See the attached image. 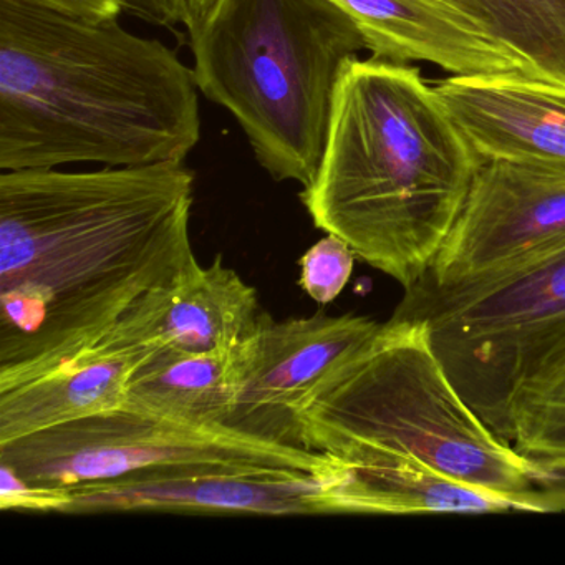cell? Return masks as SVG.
Segmentation results:
<instances>
[{"mask_svg": "<svg viewBox=\"0 0 565 565\" xmlns=\"http://www.w3.org/2000/svg\"><path fill=\"white\" fill-rule=\"evenodd\" d=\"M184 161L0 174V392L95 349L196 263Z\"/></svg>", "mask_w": 565, "mask_h": 565, "instance_id": "obj_1", "label": "cell"}, {"mask_svg": "<svg viewBox=\"0 0 565 565\" xmlns=\"http://www.w3.org/2000/svg\"><path fill=\"white\" fill-rule=\"evenodd\" d=\"M200 140V87L173 49L0 0V170L186 161Z\"/></svg>", "mask_w": 565, "mask_h": 565, "instance_id": "obj_2", "label": "cell"}, {"mask_svg": "<svg viewBox=\"0 0 565 565\" xmlns=\"http://www.w3.org/2000/svg\"><path fill=\"white\" fill-rule=\"evenodd\" d=\"M482 163L419 68L356 57L299 198L317 230L409 289L431 269Z\"/></svg>", "mask_w": 565, "mask_h": 565, "instance_id": "obj_3", "label": "cell"}, {"mask_svg": "<svg viewBox=\"0 0 565 565\" xmlns=\"http://www.w3.org/2000/svg\"><path fill=\"white\" fill-rule=\"evenodd\" d=\"M307 448L347 465L406 458L476 488L562 511L555 489L495 435L449 379L422 320L382 323L329 380L303 415Z\"/></svg>", "mask_w": 565, "mask_h": 565, "instance_id": "obj_4", "label": "cell"}, {"mask_svg": "<svg viewBox=\"0 0 565 565\" xmlns=\"http://www.w3.org/2000/svg\"><path fill=\"white\" fill-rule=\"evenodd\" d=\"M190 45L201 94L236 118L260 168L309 188L337 85L366 51L353 19L332 0H220Z\"/></svg>", "mask_w": 565, "mask_h": 565, "instance_id": "obj_5", "label": "cell"}, {"mask_svg": "<svg viewBox=\"0 0 565 565\" xmlns=\"http://www.w3.org/2000/svg\"><path fill=\"white\" fill-rule=\"evenodd\" d=\"M392 317L425 323L456 390L509 441L515 413L565 382V244L482 282L418 280Z\"/></svg>", "mask_w": 565, "mask_h": 565, "instance_id": "obj_6", "label": "cell"}, {"mask_svg": "<svg viewBox=\"0 0 565 565\" xmlns=\"http://www.w3.org/2000/svg\"><path fill=\"white\" fill-rule=\"evenodd\" d=\"M340 459L287 448L227 426H193L120 406L0 445V465L25 481L81 488L135 472L223 465L317 471Z\"/></svg>", "mask_w": 565, "mask_h": 565, "instance_id": "obj_7", "label": "cell"}, {"mask_svg": "<svg viewBox=\"0 0 565 565\" xmlns=\"http://www.w3.org/2000/svg\"><path fill=\"white\" fill-rule=\"evenodd\" d=\"M71 494L64 514H356L353 472L343 461L317 471L253 466H177L71 488Z\"/></svg>", "mask_w": 565, "mask_h": 565, "instance_id": "obj_8", "label": "cell"}, {"mask_svg": "<svg viewBox=\"0 0 565 565\" xmlns=\"http://www.w3.org/2000/svg\"><path fill=\"white\" fill-rule=\"evenodd\" d=\"M382 323L343 313L276 320L260 310L241 342L239 385L226 426L287 448L309 449L303 415L329 380L362 352Z\"/></svg>", "mask_w": 565, "mask_h": 565, "instance_id": "obj_9", "label": "cell"}, {"mask_svg": "<svg viewBox=\"0 0 565 565\" xmlns=\"http://www.w3.org/2000/svg\"><path fill=\"white\" fill-rule=\"evenodd\" d=\"M565 244V177L514 161H484L423 279L482 282Z\"/></svg>", "mask_w": 565, "mask_h": 565, "instance_id": "obj_10", "label": "cell"}, {"mask_svg": "<svg viewBox=\"0 0 565 565\" xmlns=\"http://www.w3.org/2000/svg\"><path fill=\"white\" fill-rule=\"evenodd\" d=\"M257 290L217 254L138 300L98 345L147 352L201 353L233 349L256 327Z\"/></svg>", "mask_w": 565, "mask_h": 565, "instance_id": "obj_11", "label": "cell"}, {"mask_svg": "<svg viewBox=\"0 0 565 565\" xmlns=\"http://www.w3.org/2000/svg\"><path fill=\"white\" fill-rule=\"evenodd\" d=\"M435 87L482 161L565 177V85L499 74L451 75Z\"/></svg>", "mask_w": 565, "mask_h": 565, "instance_id": "obj_12", "label": "cell"}, {"mask_svg": "<svg viewBox=\"0 0 565 565\" xmlns=\"http://www.w3.org/2000/svg\"><path fill=\"white\" fill-rule=\"evenodd\" d=\"M332 2L353 19L372 57L398 64L426 62L461 77L519 74L535 78L521 61L475 25L429 0Z\"/></svg>", "mask_w": 565, "mask_h": 565, "instance_id": "obj_13", "label": "cell"}, {"mask_svg": "<svg viewBox=\"0 0 565 565\" xmlns=\"http://www.w3.org/2000/svg\"><path fill=\"white\" fill-rule=\"evenodd\" d=\"M151 353L97 345L54 372L0 392V445L120 408Z\"/></svg>", "mask_w": 565, "mask_h": 565, "instance_id": "obj_14", "label": "cell"}, {"mask_svg": "<svg viewBox=\"0 0 565 565\" xmlns=\"http://www.w3.org/2000/svg\"><path fill=\"white\" fill-rule=\"evenodd\" d=\"M239 366L241 343L214 352H153L131 376L124 406L183 425L226 426Z\"/></svg>", "mask_w": 565, "mask_h": 565, "instance_id": "obj_15", "label": "cell"}, {"mask_svg": "<svg viewBox=\"0 0 565 565\" xmlns=\"http://www.w3.org/2000/svg\"><path fill=\"white\" fill-rule=\"evenodd\" d=\"M359 514H486L537 512L525 499L476 488L406 458L349 465Z\"/></svg>", "mask_w": 565, "mask_h": 565, "instance_id": "obj_16", "label": "cell"}, {"mask_svg": "<svg viewBox=\"0 0 565 565\" xmlns=\"http://www.w3.org/2000/svg\"><path fill=\"white\" fill-rule=\"evenodd\" d=\"M475 25L539 81L565 85V0H429Z\"/></svg>", "mask_w": 565, "mask_h": 565, "instance_id": "obj_17", "label": "cell"}, {"mask_svg": "<svg viewBox=\"0 0 565 565\" xmlns=\"http://www.w3.org/2000/svg\"><path fill=\"white\" fill-rule=\"evenodd\" d=\"M509 443L542 472V488L565 486V382L515 413Z\"/></svg>", "mask_w": 565, "mask_h": 565, "instance_id": "obj_18", "label": "cell"}, {"mask_svg": "<svg viewBox=\"0 0 565 565\" xmlns=\"http://www.w3.org/2000/svg\"><path fill=\"white\" fill-rule=\"evenodd\" d=\"M355 257L345 241L327 234L300 257L299 284L303 292L320 306L332 303L349 284Z\"/></svg>", "mask_w": 565, "mask_h": 565, "instance_id": "obj_19", "label": "cell"}, {"mask_svg": "<svg viewBox=\"0 0 565 565\" xmlns=\"http://www.w3.org/2000/svg\"><path fill=\"white\" fill-rule=\"evenodd\" d=\"M71 488L34 484L0 465V508L2 511L61 512L71 502Z\"/></svg>", "mask_w": 565, "mask_h": 565, "instance_id": "obj_20", "label": "cell"}, {"mask_svg": "<svg viewBox=\"0 0 565 565\" xmlns=\"http://www.w3.org/2000/svg\"><path fill=\"white\" fill-rule=\"evenodd\" d=\"M21 2L82 22L115 21L124 12L120 0H21Z\"/></svg>", "mask_w": 565, "mask_h": 565, "instance_id": "obj_21", "label": "cell"}, {"mask_svg": "<svg viewBox=\"0 0 565 565\" xmlns=\"http://www.w3.org/2000/svg\"><path fill=\"white\" fill-rule=\"evenodd\" d=\"M120 4L124 12L157 28L184 24V0H120Z\"/></svg>", "mask_w": 565, "mask_h": 565, "instance_id": "obj_22", "label": "cell"}, {"mask_svg": "<svg viewBox=\"0 0 565 565\" xmlns=\"http://www.w3.org/2000/svg\"><path fill=\"white\" fill-rule=\"evenodd\" d=\"M220 0H184V24L188 34L196 31L203 25V22L210 18L213 9L216 8Z\"/></svg>", "mask_w": 565, "mask_h": 565, "instance_id": "obj_23", "label": "cell"}]
</instances>
